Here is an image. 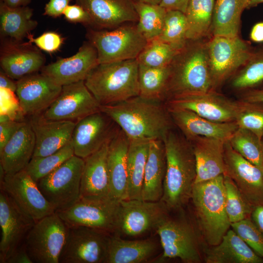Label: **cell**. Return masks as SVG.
I'll use <instances>...</instances> for the list:
<instances>
[{
  "instance_id": "cell-5",
  "label": "cell",
  "mask_w": 263,
  "mask_h": 263,
  "mask_svg": "<svg viewBox=\"0 0 263 263\" xmlns=\"http://www.w3.org/2000/svg\"><path fill=\"white\" fill-rule=\"evenodd\" d=\"M155 232L163 252L160 261L178 258L185 263H201L204 261L206 246L196 225L184 207L169 209Z\"/></svg>"
},
{
  "instance_id": "cell-22",
  "label": "cell",
  "mask_w": 263,
  "mask_h": 263,
  "mask_svg": "<svg viewBox=\"0 0 263 263\" xmlns=\"http://www.w3.org/2000/svg\"><path fill=\"white\" fill-rule=\"evenodd\" d=\"M45 60L41 50L29 41L1 39L0 69L13 79L18 80L41 70Z\"/></svg>"
},
{
  "instance_id": "cell-33",
  "label": "cell",
  "mask_w": 263,
  "mask_h": 263,
  "mask_svg": "<svg viewBox=\"0 0 263 263\" xmlns=\"http://www.w3.org/2000/svg\"><path fill=\"white\" fill-rule=\"evenodd\" d=\"M33 9L28 6L11 7L0 2V34L1 39L21 42L32 35L38 26L32 19Z\"/></svg>"
},
{
  "instance_id": "cell-34",
  "label": "cell",
  "mask_w": 263,
  "mask_h": 263,
  "mask_svg": "<svg viewBox=\"0 0 263 263\" xmlns=\"http://www.w3.org/2000/svg\"><path fill=\"white\" fill-rule=\"evenodd\" d=\"M127 156L128 199L141 200L146 166L151 141L131 139Z\"/></svg>"
},
{
  "instance_id": "cell-10",
  "label": "cell",
  "mask_w": 263,
  "mask_h": 263,
  "mask_svg": "<svg viewBox=\"0 0 263 263\" xmlns=\"http://www.w3.org/2000/svg\"><path fill=\"white\" fill-rule=\"evenodd\" d=\"M169 210L161 201H120L117 226L113 234L136 238L155 231Z\"/></svg>"
},
{
  "instance_id": "cell-43",
  "label": "cell",
  "mask_w": 263,
  "mask_h": 263,
  "mask_svg": "<svg viewBox=\"0 0 263 263\" xmlns=\"http://www.w3.org/2000/svg\"><path fill=\"white\" fill-rule=\"evenodd\" d=\"M178 50L157 38L147 41L136 59L139 64L160 68L169 66Z\"/></svg>"
},
{
  "instance_id": "cell-11",
  "label": "cell",
  "mask_w": 263,
  "mask_h": 263,
  "mask_svg": "<svg viewBox=\"0 0 263 263\" xmlns=\"http://www.w3.org/2000/svg\"><path fill=\"white\" fill-rule=\"evenodd\" d=\"M120 201L111 197H81L70 207L56 211L68 226H84L113 234Z\"/></svg>"
},
{
  "instance_id": "cell-52",
  "label": "cell",
  "mask_w": 263,
  "mask_h": 263,
  "mask_svg": "<svg viewBox=\"0 0 263 263\" xmlns=\"http://www.w3.org/2000/svg\"><path fill=\"white\" fill-rule=\"evenodd\" d=\"M190 0H161L159 5L167 11L176 10L185 13Z\"/></svg>"
},
{
  "instance_id": "cell-56",
  "label": "cell",
  "mask_w": 263,
  "mask_h": 263,
  "mask_svg": "<svg viewBox=\"0 0 263 263\" xmlns=\"http://www.w3.org/2000/svg\"><path fill=\"white\" fill-rule=\"evenodd\" d=\"M250 38L254 42H263V22L256 23L252 27Z\"/></svg>"
},
{
  "instance_id": "cell-4",
  "label": "cell",
  "mask_w": 263,
  "mask_h": 263,
  "mask_svg": "<svg viewBox=\"0 0 263 263\" xmlns=\"http://www.w3.org/2000/svg\"><path fill=\"white\" fill-rule=\"evenodd\" d=\"M190 200L193 217L207 246L219 244L231 227L225 207L224 175L195 183Z\"/></svg>"
},
{
  "instance_id": "cell-32",
  "label": "cell",
  "mask_w": 263,
  "mask_h": 263,
  "mask_svg": "<svg viewBox=\"0 0 263 263\" xmlns=\"http://www.w3.org/2000/svg\"><path fill=\"white\" fill-rule=\"evenodd\" d=\"M166 156L163 140L150 141L142 193V200L160 201L166 173Z\"/></svg>"
},
{
  "instance_id": "cell-25",
  "label": "cell",
  "mask_w": 263,
  "mask_h": 263,
  "mask_svg": "<svg viewBox=\"0 0 263 263\" xmlns=\"http://www.w3.org/2000/svg\"><path fill=\"white\" fill-rule=\"evenodd\" d=\"M168 109L174 126L187 139L195 136H204L227 141L239 128L236 121L217 122L188 110Z\"/></svg>"
},
{
  "instance_id": "cell-14",
  "label": "cell",
  "mask_w": 263,
  "mask_h": 263,
  "mask_svg": "<svg viewBox=\"0 0 263 263\" xmlns=\"http://www.w3.org/2000/svg\"><path fill=\"white\" fill-rule=\"evenodd\" d=\"M165 102L168 108L188 110L209 120L221 123L236 121L248 106L246 102L230 100L215 91L176 96Z\"/></svg>"
},
{
  "instance_id": "cell-16",
  "label": "cell",
  "mask_w": 263,
  "mask_h": 263,
  "mask_svg": "<svg viewBox=\"0 0 263 263\" xmlns=\"http://www.w3.org/2000/svg\"><path fill=\"white\" fill-rule=\"evenodd\" d=\"M120 128L101 111L77 121L71 138L74 154L85 159L100 149L114 137Z\"/></svg>"
},
{
  "instance_id": "cell-38",
  "label": "cell",
  "mask_w": 263,
  "mask_h": 263,
  "mask_svg": "<svg viewBox=\"0 0 263 263\" xmlns=\"http://www.w3.org/2000/svg\"><path fill=\"white\" fill-rule=\"evenodd\" d=\"M134 5L138 17L139 31L148 41L157 38L163 30L167 10L159 4L137 0Z\"/></svg>"
},
{
  "instance_id": "cell-15",
  "label": "cell",
  "mask_w": 263,
  "mask_h": 263,
  "mask_svg": "<svg viewBox=\"0 0 263 263\" xmlns=\"http://www.w3.org/2000/svg\"><path fill=\"white\" fill-rule=\"evenodd\" d=\"M101 105L86 86L84 81L64 85L59 95L41 114L49 120L76 123L99 112Z\"/></svg>"
},
{
  "instance_id": "cell-7",
  "label": "cell",
  "mask_w": 263,
  "mask_h": 263,
  "mask_svg": "<svg viewBox=\"0 0 263 263\" xmlns=\"http://www.w3.org/2000/svg\"><path fill=\"white\" fill-rule=\"evenodd\" d=\"M86 37L97 51L98 63L136 59L148 41L134 22L109 30L88 27Z\"/></svg>"
},
{
  "instance_id": "cell-46",
  "label": "cell",
  "mask_w": 263,
  "mask_h": 263,
  "mask_svg": "<svg viewBox=\"0 0 263 263\" xmlns=\"http://www.w3.org/2000/svg\"><path fill=\"white\" fill-rule=\"evenodd\" d=\"M239 128L246 129L262 141L263 138V111L248 106L239 115L236 120Z\"/></svg>"
},
{
  "instance_id": "cell-13",
  "label": "cell",
  "mask_w": 263,
  "mask_h": 263,
  "mask_svg": "<svg viewBox=\"0 0 263 263\" xmlns=\"http://www.w3.org/2000/svg\"><path fill=\"white\" fill-rule=\"evenodd\" d=\"M111 234L87 226H69L59 263H105Z\"/></svg>"
},
{
  "instance_id": "cell-35",
  "label": "cell",
  "mask_w": 263,
  "mask_h": 263,
  "mask_svg": "<svg viewBox=\"0 0 263 263\" xmlns=\"http://www.w3.org/2000/svg\"><path fill=\"white\" fill-rule=\"evenodd\" d=\"M248 0H216L213 10L212 36H239L241 16Z\"/></svg>"
},
{
  "instance_id": "cell-39",
  "label": "cell",
  "mask_w": 263,
  "mask_h": 263,
  "mask_svg": "<svg viewBox=\"0 0 263 263\" xmlns=\"http://www.w3.org/2000/svg\"><path fill=\"white\" fill-rule=\"evenodd\" d=\"M232 148L263 172L262 141L251 132L238 128L228 140Z\"/></svg>"
},
{
  "instance_id": "cell-50",
  "label": "cell",
  "mask_w": 263,
  "mask_h": 263,
  "mask_svg": "<svg viewBox=\"0 0 263 263\" xmlns=\"http://www.w3.org/2000/svg\"><path fill=\"white\" fill-rule=\"evenodd\" d=\"M72 0H49L45 4L43 15L56 18L62 15Z\"/></svg>"
},
{
  "instance_id": "cell-42",
  "label": "cell",
  "mask_w": 263,
  "mask_h": 263,
  "mask_svg": "<svg viewBox=\"0 0 263 263\" xmlns=\"http://www.w3.org/2000/svg\"><path fill=\"white\" fill-rule=\"evenodd\" d=\"M188 24L185 13L176 10L167 11L160 40L179 51L188 41Z\"/></svg>"
},
{
  "instance_id": "cell-2",
  "label": "cell",
  "mask_w": 263,
  "mask_h": 263,
  "mask_svg": "<svg viewBox=\"0 0 263 263\" xmlns=\"http://www.w3.org/2000/svg\"><path fill=\"white\" fill-rule=\"evenodd\" d=\"M208 39L188 40L169 65L164 100L215 91L208 53Z\"/></svg>"
},
{
  "instance_id": "cell-44",
  "label": "cell",
  "mask_w": 263,
  "mask_h": 263,
  "mask_svg": "<svg viewBox=\"0 0 263 263\" xmlns=\"http://www.w3.org/2000/svg\"><path fill=\"white\" fill-rule=\"evenodd\" d=\"M263 82V52L254 53L233 77L231 85L236 90H244Z\"/></svg>"
},
{
  "instance_id": "cell-17",
  "label": "cell",
  "mask_w": 263,
  "mask_h": 263,
  "mask_svg": "<svg viewBox=\"0 0 263 263\" xmlns=\"http://www.w3.org/2000/svg\"><path fill=\"white\" fill-rule=\"evenodd\" d=\"M36 222L4 190L0 192V263H6Z\"/></svg>"
},
{
  "instance_id": "cell-23",
  "label": "cell",
  "mask_w": 263,
  "mask_h": 263,
  "mask_svg": "<svg viewBox=\"0 0 263 263\" xmlns=\"http://www.w3.org/2000/svg\"><path fill=\"white\" fill-rule=\"evenodd\" d=\"M89 13L92 27L112 29L122 24L138 21L135 0H75Z\"/></svg>"
},
{
  "instance_id": "cell-1",
  "label": "cell",
  "mask_w": 263,
  "mask_h": 263,
  "mask_svg": "<svg viewBox=\"0 0 263 263\" xmlns=\"http://www.w3.org/2000/svg\"><path fill=\"white\" fill-rule=\"evenodd\" d=\"M130 140H163L174 127L165 102L137 95L116 104L101 106Z\"/></svg>"
},
{
  "instance_id": "cell-47",
  "label": "cell",
  "mask_w": 263,
  "mask_h": 263,
  "mask_svg": "<svg viewBox=\"0 0 263 263\" xmlns=\"http://www.w3.org/2000/svg\"><path fill=\"white\" fill-rule=\"evenodd\" d=\"M27 38L40 50L49 53L58 50L63 42L60 35L55 32H45L36 38L31 35Z\"/></svg>"
},
{
  "instance_id": "cell-40",
  "label": "cell",
  "mask_w": 263,
  "mask_h": 263,
  "mask_svg": "<svg viewBox=\"0 0 263 263\" xmlns=\"http://www.w3.org/2000/svg\"><path fill=\"white\" fill-rule=\"evenodd\" d=\"M71 140L61 149L51 154L33 157L24 169L35 181L46 176L74 155Z\"/></svg>"
},
{
  "instance_id": "cell-20",
  "label": "cell",
  "mask_w": 263,
  "mask_h": 263,
  "mask_svg": "<svg viewBox=\"0 0 263 263\" xmlns=\"http://www.w3.org/2000/svg\"><path fill=\"white\" fill-rule=\"evenodd\" d=\"M41 73L27 75L17 81L16 91L23 115L42 113L56 100L62 89Z\"/></svg>"
},
{
  "instance_id": "cell-18",
  "label": "cell",
  "mask_w": 263,
  "mask_h": 263,
  "mask_svg": "<svg viewBox=\"0 0 263 263\" xmlns=\"http://www.w3.org/2000/svg\"><path fill=\"white\" fill-rule=\"evenodd\" d=\"M19 207L35 222L55 212L39 189L37 182L24 169L13 174H5L0 183Z\"/></svg>"
},
{
  "instance_id": "cell-12",
  "label": "cell",
  "mask_w": 263,
  "mask_h": 263,
  "mask_svg": "<svg viewBox=\"0 0 263 263\" xmlns=\"http://www.w3.org/2000/svg\"><path fill=\"white\" fill-rule=\"evenodd\" d=\"M209 63L214 90L253 56L248 44L239 37L212 36L207 41Z\"/></svg>"
},
{
  "instance_id": "cell-6",
  "label": "cell",
  "mask_w": 263,
  "mask_h": 263,
  "mask_svg": "<svg viewBox=\"0 0 263 263\" xmlns=\"http://www.w3.org/2000/svg\"><path fill=\"white\" fill-rule=\"evenodd\" d=\"M136 59L98 63L84 83L101 106L116 104L139 95Z\"/></svg>"
},
{
  "instance_id": "cell-29",
  "label": "cell",
  "mask_w": 263,
  "mask_h": 263,
  "mask_svg": "<svg viewBox=\"0 0 263 263\" xmlns=\"http://www.w3.org/2000/svg\"><path fill=\"white\" fill-rule=\"evenodd\" d=\"M109 142L84 159V166L81 181V197H111L107 167Z\"/></svg>"
},
{
  "instance_id": "cell-60",
  "label": "cell",
  "mask_w": 263,
  "mask_h": 263,
  "mask_svg": "<svg viewBox=\"0 0 263 263\" xmlns=\"http://www.w3.org/2000/svg\"><path fill=\"white\" fill-rule=\"evenodd\" d=\"M262 147H263V138L262 140Z\"/></svg>"
},
{
  "instance_id": "cell-51",
  "label": "cell",
  "mask_w": 263,
  "mask_h": 263,
  "mask_svg": "<svg viewBox=\"0 0 263 263\" xmlns=\"http://www.w3.org/2000/svg\"><path fill=\"white\" fill-rule=\"evenodd\" d=\"M6 263H33L24 242L14 251Z\"/></svg>"
},
{
  "instance_id": "cell-57",
  "label": "cell",
  "mask_w": 263,
  "mask_h": 263,
  "mask_svg": "<svg viewBox=\"0 0 263 263\" xmlns=\"http://www.w3.org/2000/svg\"><path fill=\"white\" fill-rule=\"evenodd\" d=\"M0 2L11 7H17L28 6L31 0H0Z\"/></svg>"
},
{
  "instance_id": "cell-49",
  "label": "cell",
  "mask_w": 263,
  "mask_h": 263,
  "mask_svg": "<svg viewBox=\"0 0 263 263\" xmlns=\"http://www.w3.org/2000/svg\"><path fill=\"white\" fill-rule=\"evenodd\" d=\"M23 122L13 119L0 122V150L19 129Z\"/></svg>"
},
{
  "instance_id": "cell-31",
  "label": "cell",
  "mask_w": 263,
  "mask_h": 263,
  "mask_svg": "<svg viewBox=\"0 0 263 263\" xmlns=\"http://www.w3.org/2000/svg\"><path fill=\"white\" fill-rule=\"evenodd\" d=\"M159 249L154 238L127 240L112 234L105 263H146L155 258Z\"/></svg>"
},
{
  "instance_id": "cell-28",
  "label": "cell",
  "mask_w": 263,
  "mask_h": 263,
  "mask_svg": "<svg viewBox=\"0 0 263 263\" xmlns=\"http://www.w3.org/2000/svg\"><path fill=\"white\" fill-rule=\"evenodd\" d=\"M35 144L32 126L29 121H24L0 150V165L5 174H13L24 169L33 157Z\"/></svg>"
},
{
  "instance_id": "cell-53",
  "label": "cell",
  "mask_w": 263,
  "mask_h": 263,
  "mask_svg": "<svg viewBox=\"0 0 263 263\" xmlns=\"http://www.w3.org/2000/svg\"><path fill=\"white\" fill-rule=\"evenodd\" d=\"M250 219L263 233V205H258L253 207Z\"/></svg>"
},
{
  "instance_id": "cell-21",
  "label": "cell",
  "mask_w": 263,
  "mask_h": 263,
  "mask_svg": "<svg viewBox=\"0 0 263 263\" xmlns=\"http://www.w3.org/2000/svg\"><path fill=\"white\" fill-rule=\"evenodd\" d=\"M98 64L97 51L87 41L83 43L74 55L59 58L44 65L40 71L54 83L63 86L84 81L91 71Z\"/></svg>"
},
{
  "instance_id": "cell-27",
  "label": "cell",
  "mask_w": 263,
  "mask_h": 263,
  "mask_svg": "<svg viewBox=\"0 0 263 263\" xmlns=\"http://www.w3.org/2000/svg\"><path fill=\"white\" fill-rule=\"evenodd\" d=\"M129 142L128 136L120 129L108 146L107 167L110 196L118 201L128 199L127 156Z\"/></svg>"
},
{
  "instance_id": "cell-45",
  "label": "cell",
  "mask_w": 263,
  "mask_h": 263,
  "mask_svg": "<svg viewBox=\"0 0 263 263\" xmlns=\"http://www.w3.org/2000/svg\"><path fill=\"white\" fill-rule=\"evenodd\" d=\"M231 227L258 255L263 258V233L250 218L231 223Z\"/></svg>"
},
{
  "instance_id": "cell-19",
  "label": "cell",
  "mask_w": 263,
  "mask_h": 263,
  "mask_svg": "<svg viewBox=\"0 0 263 263\" xmlns=\"http://www.w3.org/2000/svg\"><path fill=\"white\" fill-rule=\"evenodd\" d=\"M225 171L239 189L254 207L263 205V172L243 157L231 147L228 141L224 145Z\"/></svg>"
},
{
  "instance_id": "cell-48",
  "label": "cell",
  "mask_w": 263,
  "mask_h": 263,
  "mask_svg": "<svg viewBox=\"0 0 263 263\" xmlns=\"http://www.w3.org/2000/svg\"><path fill=\"white\" fill-rule=\"evenodd\" d=\"M63 15L69 22L81 23L88 27H92V20L89 13L79 4L69 5Z\"/></svg>"
},
{
  "instance_id": "cell-54",
  "label": "cell",
  "mask_w": 263,
  "mask_h": 263,
  "mask_svg": "<svg viewBox=\"0 0 263 263\" xmlns=\"http://www.w3.org/2000/svg\"><path fill=\"white\" fill-rule=\"evenodd\" d=\"M244 99L248 103H263V89L249 91L244 95Z\"/></svg>"
},
{
  "instance_id": "cell-36",
  "label": "cell",
  "mask_w": 263,
  "mask_h": 263,
  "mask_svg": "<svg viewBox=\"0 0 263 263\" xmlns=\"http://www.w3.org/2000/svg\"><path fill=\"white\" fill-rule=\"evenodd\" d=\"M215 0H190L185 13L188 40L207 39L211 35Z\"/></svg>"
},
{
  "instance_id": "cell-55",
  "label": "cell",
  "mask_w": 263,
  "mask_h": 263,
  "mask_svg": "<svg viewBox=\"0 0 263 263\" xmlns=\"http://www.w3.org/2000/svg\"><path fill=\"white\" fill-rule=\"evenodd\" d=\"M0 88H5L16 92L17 81L7 75L1 69L0 71Z\"/></svg>"
},
{
  "instance_id": "cell-37",
  "label": "cell",
  "mask_w": 263,
  "mask_h": 263,
  "mask_svg": "<svg viewBox=\"0 0 263 263\" xmlns=\"http://www.w3.org/2000/svg\"><path fill=\"white\" fill-rule=\"evenodd\" d=\"M169 74V65L154 68L138 64L139 95L164 102V93Z\"/></svg>"
},
{
  "instance_id": "cell-58",
  "label": "cell",
  "mask_w": 263,
  "mask_h": 263,
  "mask_svg": "<svg viewBox=\"0 0 263 263\" xmlns=\"http://www.w3.org/2000/svg\"><path fill=\"white\" fill-rule=\"evenodd\" d=\"M263 3V0H248L246 9L256 6L260 3Z\"/></svg>"
},
{
  "instance_id": "cell-41",
  "label": "cell",
  "mask_w": 263,
  "mask_h": 263,
  "mask_svg": "<svg viewBox=\"0 0 263 263\" xmlns=\"http://www.w3.org/2000/svg\"><path fill=\"white\" fill-rule=\"evenodd\" d=\"M224 175L225 207L230 223L250 219L254 207L247 201L234 182Z\"/></svg>"
},
{
  "instance_id": "cell-24",
  "label": "cell",
  "mask_w": 263,
  "mask_h": 263,
  "mask_svg": "<svg viewBox=\"0 0 263 263\" xmlns=\"http://www.w3.org/2000/svg\"><path fill=\"white\" fill-rule=\"evenodd\" d=\"M30 117L29 121L36 139L33 157L54 153L71 140L76 123L67 120L46 119L41 113Z\"/></svg>"
},
{
  "instance_id": "cell-9",
  "label": "cell",
  "mask_w": 263,
  "mask_h": 263,
  "mask_svg": "<svg viewBox=\"0 0 263 263\" xmlns=\"http://www.w3.org/2000/svg\"><path fill=\"white\" fill-rule=\"evenodd\" d=\"M68 229L56 212L36 222L24 241L33 263H59Z\"/></svg>"
},
{
  "instance_id": "cell-3",
  "label": "cell",
  "mask_w": 263,
  "mask_h": 263,
  "mask_svg": "<svg viewBox=\"0 0 263 263\" xmlns=\"http://www.w3.org/2000/svg\"><path fill=\"white\" fill-rule=\"evenodd\" d=\"M166 173L160 201L169 209L185 207L190 201L196 178V160L191 145L173 128L163 139Z\"/></svg>"
},
{
  "instance_id": "cell-59",
  "label": "cell",
  "mask_w": 263,
  "mask_h": 263,
  "mask_svg": "<svg viewBox=\"0 0 263 263\" xmlns=\"http://www.w3.org/2000/svg\"><path fill=\"white\" fill-rule=\"evenodd\" d=\"M152 4H159L161 0H135Z\"/></svg>"
},
{
  "instance_id": "cell-26",
  "label": "cell",
  "mask_w": 263,
  "mask_h": 263,
  "mask_svg": "<svg viewBox=\"0 0 263 263\" xmlns=\"http://www.w3.org/2000/svg\"><path fill=\"white\" fill-rule=\"evenodd\" d=\"M187 140L192 146L196 160L195 183L224 174V145L226 141L204 136H195Z\"/></svg>"
},
{
  "instance_id": "cell-30",
  "label": "cell",
  "mask_w": 263,
  "mask_h": 263,
  "mask_svg": "<svg viewBox=\"0 0 263 263\" xmlns=\"http://www.w3.org/2000/svg\"><path fill=\"white\" fill-rule=\"evenodd\" d=\"M204 261L206 263H263V258L231 228L219 244L205 247Z\"/></svg>"
},
{
  "instance_id": "cell-8",
  "label": "cell",
  "mask_w": 263,
  "mask_h": 263,
  "mask_svg": "<svg viewBox=\"0 0 263 263\" xmlns=\"http://www.w3.org/2000/svg\"><path fill=\"white\" fill-rule=\"evenodd\" d=\"M84 159L75 155L37 182L40 191L55 211L66 209L81 198Z\"/></svg>"
}]
</instances>
